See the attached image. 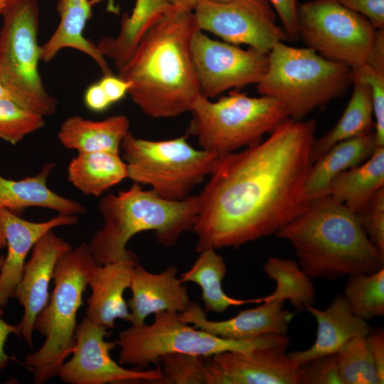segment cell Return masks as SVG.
<instances>
[{"instance_id":"6da1fadb","label":"cell","mask_w":384,"mask_h":384,"mask_svg":"<svg viewBox=\"0 0 384 384\" xmlns=\"http://www.w3.org/2000/svg\"><path fill=\"white\" fill-rule=\"evenodd\" d=\"M316 121L288 118L265 140L220 156L198 196L196 250L235 247L276 234L311 201L306 181Z\"/></svg>"},{"instance_id":"7a4b0ae2","label":"cell","mask_w":384,"mask_h":384,"mask_svg":"<svg viewBox=\"0 0 384 384\" xmlns=\"http://www.w3.org/2000/svg\"><path fill=\"white\" fill-rule=\"evenodd\" d=\"M198 29L193 11L170 6L118 70V76L131 83L127 94L145 114L177 117L190 112L201 94L191 52Z\"/></svg>"},{"instance_id":"3957f363","label":"cell","mask_w":384,"mask_h":384,"mask_svg":"<svg viewBox=\"0 0 384 384\" xmlns=\"http://www.w3.org/2000/svg\"><path fill=\"white\" fill-rule=\"evenodd\" d=\"M275 235L289 242L300 268L311 279L368 274L384 267V255L356 215L329 195L311 200Z\"/></svg>"},{"instance_id":"277c9868","label":"cell","mask_w":384,"mask_h":384,"mask_svg":"<svg viewBox=\"0 0 384 384\" xmlns=\"http://www.w3.org/2000/svg\"><path fill=\"white\" fill-rule=\"evenodd\" d=\"M98 210L104 223L89 246L96 264L104 265L128 256L131 252L127 249L128 242L144 231L153 230L164 247L174 246L183 233L192 230L198 201V196L167 200L134 183L117 194L104 196Z\"/></svg>"},{"instance_id":"5b68a950","label":"cell","mask_w":384,"mask_h":384,"mask_svg":"<svg viewBox=\"0 0 384 384\" xmlns=\"http://www.w3.org/2000/svg\"><path fill=\"white\" fill-rule=\"evenodd\" d=\"M96 265L86 242L72 248L58 261L53 277L54 288L34 324V330L45 336L44 343L24 359L34 383L43 384L58 375L65 359L72 353L78 312L83 304V294Z\"/></svg>"},{"instance_id":"8992f818","label":"cell","mask_w":384,"mask_h":384,"mask_svg":"<svg viewBox=\"0 0 384 384\" xmlns=\"http://www.w3.org/2000/svg\"><path fill=\"white\" fill-rule=\"evenodd\" d=\"M353 84L352 70L324 58L309 48L275 43L267 70L257 84L262 95L278 100L289 117L301 120L314 110L343 96Z\"/></svg>"},{"instance_id":"52a82bcc","label":"cell","mask_w":384,"mask_h":384,"mask_svg":"<svg viewBox=\"0 0 384 384\" xmlns=\"http://www.w3.org/2000/svg\"><path fill=\"white\" fill-rule=\"evenodd\" d=\"M190 112L193 117L188 132L197 138L203 149L219 157L260 143L265 134L289 118L276 99L249 97L239 92L216 102L201 94Z\"/></svg>"},{"instance_id":"ba28073f","label":"cell","mask_w":384,"mask_h":384,"mask_svg":"<svg viewBox=\"0 0 384 384\" xmlns=\"http://www.w3.org/2000/svg\"><path fill=\"white\" fill-rule=\"evenodd\" d=\"M180 313L160 311L151 324L133 326L122 331L116 340L119 363L146 368L160 357L172 353L211 356L224 351H248L271 346H287L283 334H270L250 340H232L215 336L183 321Z\"/></svg>"},{"instance_id":"9c48e42d","label":"cell","mask_w":384,"mask_h":384,"mask_svg":"<svg viewBox=\"0 0 384 384\" xmlns=\"http://www.w3.org/2000/svg\"><path fill=\"white\" fill-rule=\"evenodd\" d=\"M0 79L10 98L44 117L58 100L46 89L38 70L39 6L37 0H9L0 11Z\"/></svg>"},{"instance_id":"30bf717a","label":"cell","mask_w":384,"mask_h":384,"mask_svg":"<svg viewBox=\"0 0 384 384\" xmlns=\"http://www.w3.org/2000/svg\"><path fill=\"white\" fill-rule=\"evenodd\" d=\"M121 148L128 177L148 185L160 197L181 201L214 170L219 156L191 146L186 137L152 141L137 138L130 132Z\"/></svg>"},{"instance_id":"8fae6325","label":"cell","mask_w":384,"mask_h":384,"mask_svg":"<svg viewBox=\"0 0 384 384\" xmlns=\"http://www.w3.org/2000/svg\"><path fill=\"white\" fill-rule=\"evenodd\" d=\"M297 23L299 38L324 58L351 70L367 63L377 29L338 0L299 4Z\"/></svg>"},{"instance_id":"7c38bea8","label":"cell","mask_w":384,"mask_h":384,"mask_svg":"<svg viewBox=\"0 0 384 384\" xmlns=\"http://www.w3.org/2000/svg\"><path fill=\"white\" fill-rule=\"evenodd\" d=\"M193 13L198 29L231 44L269 53L275 43L289 39L268 0H203Z\"/></svg>"},{"instance_id":"4fadbf2b","label":"cell","mask_w":384,"mask_h":384,"mask_svg":"<svg viewBox=\"0 0 384 384\" xmlns=\"http://www.w3.org/2000/svg\"><path fill=\"white\" fill-rule=\"evenodd\" d=\"M87 316L78 325L72 357L65 361L58 376L68 384L158 383L162 379L159 364L149 370H132L114 361L110 351L116 341H106L110 333Z\"/></svg>"},{"instance_id":"5bb4252c","label":"cell","mask_w":384,"mask_h":384,"mask_svg":"<svg viewBox=\"0 0 384 384\" xmlns=\"http://www.w3.org/2000/svg\"><path fill=\"white\" fill-rule=\"evenodd\" d=\"M191 52L201 92L208 98L257 84L268 65V53L213 40L200 29L193 36Z\"/></svg>"},{"instance_id":"9a60e30c","label":"cell","mask_w":384,"mask_h":384,"mask_svg":"<svg viewBox=\"0 0 384 384\" xmlns=\"http://www.w3.org/2000/svg\"><path fill=\"white\" fill-rule=\"evenodd\" d=\"M287 346L224 351L210 358L206 384H301L299 365Z\"/></svg>"},{"instance_id":"2e32d148","label":"cell","mask_w":384,"mask_h":384,"mask_svg":"<svg viewBox=\"0 0 384 384\" xmlns=\"http://www.w3.org/2000/svg\"><path fill=\"white\" fill-rule=\"evenodd\" d=\"M72 248L70 244L57 235L53 230L46 233L31 250L21 279L11 294V298H16L23 308L22 319L17 324V336L30 347L33 346L36 319L50 299L49 286L57 262Z\"/></svg>"},{"instance_id":"e0dca14e","label":"cell","mask_w":384,"mask_h":384,"mask_svg":"<svg viewBox=\"0 0 384 384\" xmlns=\"http://www.w3.org/2000/svg\"><path fill=\"white\" fill-rule=\"evenodd\" d=\"M284 302L265 300L257 307L239 311L223 321L208 319L206 312L197 302H191L180 319L215 336L232 340H250L270 334L286 335L294 314L283 308Z\"/></svg>"},{"instance_id":"ac0fdd59","label":"cell","mask_w":384,"mask_h":384,"mask_svg":"<svg viewBox=\"0 0 384 384\" xmlns=\"http://www.w3.org/2000/svg\"><path fill=\"white\" fill-rule=\"evenodd\" d=\"M7 253L0 270V306L5 307L21 279L26 259L37 241L46 233L78 222V215L58 214L43 222L24 220L17 214L0 209Z\"/></svg>"},{"instance_id":"d6986e66","label":"cell","mask_w":384,"mask_h":384,"mask_svg":"<svg viewBox=\"0 0 384 384\" xmlns=\"http://www.w3.org/2000/svg\"><path fill=\"white\" fill-rule=\"evenodd\" d=\"M184 283L178 277V269L171 265L159 273H151L139 263L135 266L127 305L133 326L145 324L151 314L160 311L182 313L191 301Z\"/></svg>"},{"instance_id":"ffe728a7","label":"cell","mask_w":384,"mask_h":384,"mask_svg":"<svg viewBox=\"0 0 384 384\" xmlns=\"http://www.w3.org/2000/svg\"><path fill=\"white\" fill-rule=\"evenodd\" d=\"M138 263L131 251L124 258L94 267L87 282L92 293L87 300L85 316L107 329L114 328L117 319L129 321L130 311L124 293L129 289Z\"/></svg>"},{"instance_id":"44dd1931","label":"cell","mask_w":384,"mask_h":384,"mask_svg":"<svg viewBox=\"0 0 384 384\" xmlns=\"http://www.w3.org/2000/svg\"><path fill=\"white\" fill-rule=\"evenodd\" d=\"M305 309L315 318L317 334L309 348L288 353L298 365L319 356L334 354L348 341L366 337L372 331L367 321L353 314L343 294L336 296L324 310L313 306Z\"/></svg>"},{"instance_id":"7402d4cb","label":"cell","mask_w":384,"mask_h":384,"mask_svg":"<svg viewBox=\"0 0 384 384\" xmlns=\"http://www.w3.org/2000/svg\"><path fill=\"white\" fill-rule=\"evenodd\" d=\"M101 0H58L59 23L49 39L41 46L40 58L50 61L63 48L78 50L90 57L103 75L112 74L106 58L96 44L83 34L92 6Z\"/></svg>"},{"instance_id":"603a6c76","label":"cell","mask_w":384,"mask_h":384,"mask_svg":"<svg viewBox=\"0 0 384 384\" xmlns=\"http://www.w3.org/2000/svg\"><path fill=\"white\" fill-rule=\"evenodd\" d=\"M54 167V163L46 164L34 176L19 180L0 175V209L17 214L29 207H39L61 215L85 214L86 208L82 204L59 195L48 186L47 181Z\"/></svg>"},{"instance_id":"cb8c5ba5","label":"cell","mask_w":384,"mask_h":384,"mask_svg":"<svg viewBox=\"0 0 384 384\" xmlns=\"http://www.w3.org/2000/svg\"><path fill=\"white\" fill-rule=\"evenodd\" d=\"M378 146L373 131L335 144L311 164L305 186L308 198L325 196L336 176L366 161Z\"/></svg>"},{"instance_id":"d4e9b609","label":"cell","mask_w":384,"mask_h":384,"mask_svg":"<svg viewBox=\"0 0 384 384\" xmlns=\"http://www.w3.org/2000/svg\"><path fill=\"white\" fill-rule=\"evenodd\" d=\"M130 121L124 114L95 121L79 115L66 118L60 126L58 138L66 149L78 153L119 152L122 142L129 132Z\"/></svg>"},{"instance_id":"484cf974","label":"cell","mask_w":384,"mask_h":384,"mask_svg":"<svg viewBox=\"0 0 384 384\" xmlns=\"http://www.w3.org/2000/svg\"><path fill=\"white\" fill-rule=\"evenodd\" d=\"M383 188L384 146H380L366 161L336 176L329 186L326 195L357 215Z\"/></svg>"},{"instance_id":"4316f807","label":"cell","mask_w":384,"mask_h":384,"mask_svg":"<svg viewBox=\"0 0 384 384\" xmlns=\"http://www.w3.org/2000/svg\"><path fill=\"white\" fill-rule=\"evenodd\" d=\"M68 178L86 196H100L127 178V166L119 152L78 153L68 166Z\"/></svg>"},{"instance_id":"83f0119b","label":"cell","mask_w":384,"mask_h":384,"mask_svg":"<svg viewBox=\"0 0 384 384\" xmlns=\"http://www.w3.org/2000/svg\"><path fill=\"white\" fill-rule=\"evenodd\" d=\"M353 90L350 100L337 124L328 132L314 138L310 149L313 164L340 142L373 131V104L370 87L353 78Z\"/></svg>"},{"instance_id":"f1b7e54d","label":"cell","mask_w":384,"mask_h":384,"mask_svg":"<svg viewBox=\"0 0 384 384\" xmlns=\"http://www.w3.org/2000/svg\"><path fill=\"white\" fill-rule=\"evenodd\" d=\"M199 253L191 267L182 273L180 279L183 283L191 282L199 285L206 312L221 314L232 306L260 304L264 301V297L239 299L226 294L222 285L227 274L223 257L215 249H208Z\"/></svg>"},{"instance_id":"f546056e","label":"cell","mask_w":384,"mask_h":384,"mask_svg":"<svg viewBox=\"0 0 384 384\" xmlns=\"http://www.w3.org/2000/svg\"><path fill=\"white\" fill-rule=\"evenodd\" d=\"M170 5L166 0H135L130 15H124L114 37H103L97 45L105 58L111 59L118 70L129 59L150 25Z\"/></svg>"},{"instance_id":"4dcf8cb0","label":"cell","mask_w":384,"mask_h":384,"mask_svg":"<svg viewBox=\"0 0 384 384\" xmlns=\"http://www.w3.org/2000/svg\"><path fill=\"white\" fill-rule=\"evenodd\" d=\"M267 276L275 281L274 291L265 297V300H280L296 309L313 306L316 292L311 279L300 268L298 262L280 257H270L263 266Z\"/></svg>"},{"instance_id":"1f68e13d","label":"cell","mask_w":384,"mask_h":384,"mask_svg":"<svg viewBox=\"0 0 384 384\" xmlns=\"http://www.w3.org/2000/svg\"><path fill=\"white\" fill-rule=\"evenodd\" d=\"M344 297L357 316L368 321L384 315V267L368 274L348 277Z\"/></svg>"},{"instance_id":"d6a6232c","label":"cell","mask_w":384,"mask_h":384,"mask_svg":"<svg viewBox=\"0 0 384 384\" xmlns=\"http://www.w3.org/2000/svg\"><path fill=\"white\" fill-rule=\"evenodd\" d=\"M343 384H380L366 337H357L336 353Z\"/></svg>"},{"instance_id":"836d02e7","label":"cell","mask_w":384,"mask_h":384,"mask_svg":"<svg viewBox=\"0 0 384 384\" xmlns=\"http://www.w3.org/2000/svg\"><path fill=\"white\" fill-rule=\"evenodd\" d=\"M211 356L172 353L160 357L157 363L162 373L160 384H206Z\"/></svg>"},{"instance_id":"e575fe53","label":"cell","mask_w":384,"mask_h":384,"mask_svg":"<svg viewBox=\"0 0 384 384\" xmlns=\"http://www.w3.org/2000/svg\"><path fill=\"white\" fill-rule=\"evenodd\" d=\"M44 116L26 109L10 98L0 99V139L11 144L41 129Z\"/></svg>"},{"instance_id":"d590c367","label":"cell","mask_w":384,"mask_h":384,"mask_svg":"<svg viewBox=\"0 0 384 384\" xmlns=\"http://www.w3.org/2000/svg\"><path fill=\"white\" fill-rule=\"evenodd\" d=\"M352 78L365 82L370 87L376 142L378 146H384V72L366 63L352 70Z\"/></svg>"},{"instance_id":"8d00e7d4","label":"cell","mask_w":384,"mask_h":384,"mask_svg":"<svg viewBox=\"0 0 384 384\" xmlns=\"http://www.w3.org/2000/svg\"><path fill=\"white\" fill-rule=\"evenodd\" d=\"M356 216L371 242L384 255V188L375 193Z\"/></svg>"},{"instance_id":"74e56055","label":"cell","mask_w":384,"mask_h":384,"mask_svg":"<svg viewBox=\"0 0 384 384\" xmlns=\"http://www.w3.org/2000/svg\"><path fill=\"white\" fill-rule=\"evenodd\" d=\"M299 373L301 384H343L335 353L302 363Z\"/></svg>"},{"instance_id":"f35d334b","label":"cell","mask_w":384,"mask_h":384,"mask_svg":"<svg viewBox=\"0 0 384 384\" xmlns=\"http://www.w3.org/2000/svg\"><path fill=\"white\" fill-rule=\"evenodd\" d=\"M346 8L361 14L375 29H384V0H338Z\"/></svg>"},{"instance_id":"ab89813d","label":"cell","mask_w":384,"mask_h":384,"mask_svg":"<svg viewBox=\"0 0 384 384\" xmlns=\"http://www.w3.org/2000/svg\"><path fill=\"white\" fill-rule=\"evenodd\" d=\"M279 18L282 28L289 39H299L297 23V0H268Z\"/></svg>"},{"instance_id":"60d3db41","label":"cell","mask_w":384,"mask_h":384,"mask_svg":"<svg viewBox=\"0 0 384 384\" xmlns=\"http://www.w3.org/2000/svg\"><path fill=\"white\" fill-rule=\"evenodd\" d=\"M371 353L380 384L384 383V331L380 328L366 337Z\"/></svg>"},{"instance_id":"b9f144b4","label":"cell","mask_w":384,"mask_h":384,"mask_svg":"<svg viewBox=\"0 0 384 384\" xmlns=\"http://www.w3.org/2000/svg\"><path fill=\"white\" fill-rule=\"evenodd\" d=\"M111 104L122 100L131 87V83L112 74L104 75L99 82Z\"/></svg>"},{"instance_id":"7bdbcfd3","label":"cell","mask_w":384,"mask_h":384,"mask_svg":"<svg viewBox=\"0 0 384 384\" xmlns=\"http://www.w3.org/2000/svg\"><path fill=\"white\" fill-rule=\"evenodd\" d=\"M84 102L90 110L95 112H103L112 105L99 82L87 87Z\"/></svg>"},{"instance_id":"ee69618b","label":"cell","mask_w":384,"mask_h":384,"mask_svg":"<svg viewBox=\"0 0 384 384\" xmlns=\"http://www.w3.org/2000/svg\"><path fill=\"white\" fill-rule=\"evenodd\" d=\"M368 65L384 72V29H377L375 41L370 50Z\"/></svg>"},{"instance_id":"f6af8a7d","label":"cell","mask_w":384,"mask_h":384,"mask_svg":"<svg viewBox=\"0 0 384 384\" xmlns=\"http://www.w3.org/2000/svg\"><path fill=\"white\" fill-rule=\"evenodd\" d=\"M3 313L2 307L0 306V372L6 367L11 358L5 352V343L11 334L17 335L18 331L17 324L11 325L2 319Z\"/></svg>"},{"instance_id":"bcb514c9","label":"cell","mask_w":384,"mask_h":384,"mask_svg":"<svg viewBox=\"0 0 384 384\" xmlns=\"http://www.w3.org/2000/svg\"><path fill=\"white\" fill-rule=\"evenodd\" d=\"M170 5L193 11L203 0H166Z\"/></svg>"},{"instance_id":"7dc6e473","label":"cell","mask_w":384,"mask_h":384,"mask_svg":"<svg viewBox=\"0 0 384 384\" xmlns=\"http://www.w3.org/2000/svg\"><path fill=\"white\" fill-rule=\"evenodd\" d=\"M6 246V238L4 235V231L3 225L0 218V250L4 248Z\"/></svg>"},{"instance_id":"c3c4849f","label":"cell","mask_w":384,"mask_h":384,"mask_svg":"<svg viewBox=\"0 0 384 384\" xmlns=\"http://www.w3.org/2000/svg\"><path fill=\"white\" fill-rule=\"evenodd\" d=\"M1 98H10V96L5 87H4L0 79V99Z\"/></svg>"},{"instance_id":"681fc988","label":"cell","mask_w":384,"mask_h":384,"mask_svg":"<svg viewBox=\"0 0 384 384\" xmlns=\"http://www.w3.org/2000/svg\"><path fill=\"white\" fill-rule=\"evenodd\" d=\"M9 0H0V11L3 9V7L6 5Z\"/></svg>"},{"instance_id":"f907efd6","label":"cell","mask_w":384,"mask_h":384,"mask_svg":"<svg viewBox=\"0 0 384 384\" xmlns=\"http://www.w3.org/2000/svg\"><path fill=\"white\" fill-rule=\"evenodd\" d=\"M4 260V255H0V270H1V266L3 265Z\"/></svg>"},{"instance_id":"816d5d0a","label":"cell","mask_w":384,"mask_h":384,"mask_svg":"<svg viewBox=\"0 0 384 384\" xmlns=\"http://www.w3.org/2000/svg\"><path fill=\"white\" fill-rule=\"evenodd\" d=\"M213 1H230V0H213Z\"/></svg>"}]
</instances>
